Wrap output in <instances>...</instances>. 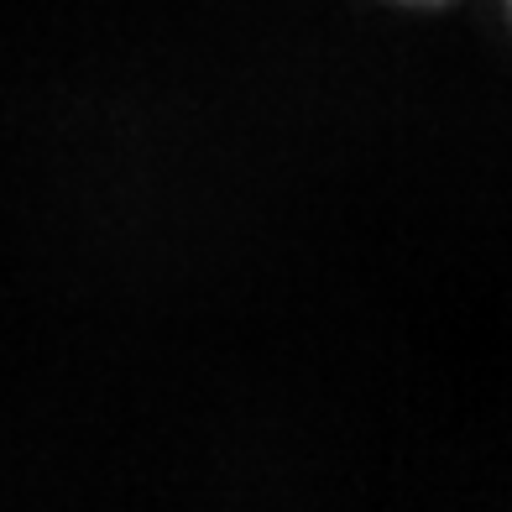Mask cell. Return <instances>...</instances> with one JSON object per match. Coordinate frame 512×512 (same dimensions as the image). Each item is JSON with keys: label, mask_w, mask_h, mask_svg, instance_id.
Listing matches in <instances>:
<instances>
[{"label": "cell", "mask_w": 512, "mask_h": 512, "mask_svg": "<svg viewBox=\"0 0 512 512\" xmlns=\"http://www.w3.org/2000/svg\"><path fill=\"white\" fill-rule=\"evenodd\" d=\"M424 6H434V0H424ZM507 16H512V0H507Z\"/></svg>", "instance_id": "obj_1"}]
</instances>
